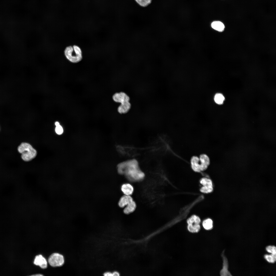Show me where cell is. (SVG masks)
Returning <instances> with one entry per match:
<instances>
[{
	"label": "cell",
	"mask_w": 276,
	"mask_h": 276,
	"mask_svg": "<svg viewBox=\"0 0 276 276\" xmlns=\"http://www.w3.org/2000/svg\"><path fill=\"white\" fill-rule=\"evenodd\" d=\"M43 275L40 274H36V275H33V276H37V275H38V276H39V275L41 276V275Z\"/></svg>",
	"instance_id": "cell-25"
},
{
	"label": "cell",
	"mask_w": 276,
	"mask_h": 276,
	"mask_svg": "<svg viewBox=\"0 0 276 276\" xmlns=\"http://www.w3.org/2000/svg\"><path fill=\"white\" fill-rule=\"evenodd\" d=\"M266 251L271 254H276V247L274 246L269 245L266 248Z\"/></svg>",
	"instance_id": "cell-21"
},
{
	"label": "cell",
	"mask_w": 276,
	"mask_h": 276,
	"mask_svg": "<svg viewBox=\"0 0 276 276\" xmlns=\"http://www.w3.org/2000/svg\"><path fill=\"white\" fill-rule=\"evenodd\" d=\"M118 173L124 175L129 179L134 181L142 180L145 176L143 172L140 169L137 161L135 159L123 162L117 166Z\"/></svg>",
	"instance_id": "cell-1"
},
{
	"label": "cell",
	"mask_w": 276,
	"mask_h": 276,
	"mask_svg": "<svg viewBox=\"0 0 276 276\" xmlns=\"http://www.w3.org/2000/svg\"><path fill=\"white\" fill-rule=\"evenodd\" d=\"M55 128V131L58 135H61L63 132V130L62 127L60 124L56 126Z\"/></svg>",
	"instance_id": "cell-22"
},
{
	"label": "cell",
	"mask_w": 276,
	"mask_h": 276,
	"mask_svg": "<svg viewBox=\"0 0 276 276\" xmlns=\"http://www.w3.org/2000/svg\"><path fill=\"white\" fill-rule=\"evenodd\" d=\"M200 164L201 171L206 170L210 164V160L209 157L206 154H201L199 158Z\"/></svg>",
	"instance_id": "cell-8"
},
{
	"label": "cell",
	"mask_w": 276,
	"mask_h": 276,
	"mask_svg": "<svg viewBox=\"0 0 276 276\" xmlns=\"http://www.w3.org/2000/svg\"><path fill=\"white\" fill-rule=\"evenodd\" d=\"M213 223L212 220L211 219L208 218L203 221L202 225L205 229L208 230L212 228Z\"/></svg>",
	"instance_id": "cell-17"
},
{
	"label": "cell",
	"mask_w": 276,
	"mask_h": 276,
	"mask_svg": "<svg viewBox=\"0 0 276 276\" xmlns=\"http://www.w3.org/2000/svg\"><path fill=\"white\" fill-rule=\"evenodd\" d=\"M200 219L198 216L195 215L192 216L187 220L188 231L192 233L198 232L200 228Z\"/></svg>",
	"instance_id": "cell-4"
},
{
	"label": "cell",
	"mask_w": 276,
	"mask_h": 276,
	"mask_svg": "<svg viewBox=\"0 0 276 276\" xmlns=\"http://www.w3.org/2000/svg\"><path fill=\"white\" fill-rule=\"evenodd\" d=\"M140 6L145 7L147 6L152 2V0H135Z\"/></svg>",
	"instance_id": "cell-20"
},
{
	"label": "cell",
	"mask_w": 276,
	"mask_h": 276,
	"mask_svg": "<svg viewBox=\"0 0 276 276\" xmlns=\"http://www.w3.org/2000/svg\"><path fill=\"white\" fill-rule=\"evenodd\" d=\"M113 276H119V273L117 272L114 271L112 273Z\"/></svg>",
	"instance_id": "cell-24"
},
{
	"label": "cell",
	"mask_w": 276,
	"mask_h": 276,
	"mask_svg": "<svg viewBox=\"0 0 276 276\" xmlns=\"http://www.w3.org/2000/svg\"><path fill=\"white\" fill-rule=\"evenodd\" d=\"M105 276H112V273L110 272H106L103 274Z\"/></svg>",
	"instance_id": "cell-23"
},
{
	"label": "cell",
	"mask_w": 276,
	"mask_h": 276,
	"mask_svg": "<svg viewBox=\"0 0 276 276\" xmlns=\"http://www.w3.org/2000/svg\"><path fill=\"white\" fill-rule=\"evenodd\" d=\"M48 261L52 267H60L63 264L64 259L62 255L58 253H54L49 257Z\"/></svg>",
	"instance_id": "cell-5"
},
{
	"label": "cell",
	"mask_w": 276,
	"mask_h": 276,
	"mask_svg": "<svg viewBox=\"0 0 276 276\" xmlns=\"http://www.w3.org/2000/svg\"><path fill=\"white\" fill-rule=\"evenodd\" d=\"M133 201L130 195H124L120 199L119 202V205L121 208H123Z\"/></svg>",
	"instance_id": "cell-12"
},
{
	"label": "cell",
	"mask_w": 276,
	"mask_h": 276,
	"mask_svg": "<svg viewBox=\"0 0 276 276\" xmlns=\"http://www.w3.org/2000/svg\"><path fill=\"white\" fill-rule=\"evenodd\" d=\"M222 256L223 260V267L220 272L221 275L232 276L231 273L228 271V260L227 258L224 256L223 252L222 254Z\"/></svg>",
	"instance_id": "cell-11"
},
{
	"label": "cell",
	"mask_w": 276,
	"mask_h": 276,
	"mask_svg": "<svg viewBox=\"0 0 276 276\" xmlns=\"http://www.w3.org/2000/svg\"><path fill=\"white\" fill-rule=\"evenodd\" d=\"M264 257L268 262L274 263L276 261V254H265L264 255Z\"/></svg>",
	"instance_id": "cell-19"
},
{
	"label": "cell",
	"mask_w": 276,
	"mask_h": 276,
	"mask_svg": "<svg viewBox=\"0 0 276 276\" xmlns=\"http://www.w3.org/2000/svg\"><path fill=\"white\" fill-rule=\"evenodd\" d=\"M64 53L66 58L73 63H78L82 59V50L78 46L76 45L66 47L64 50Z\"/></svg>",
	"instance_id": "cell-2"
},
{
	"label": "cell",
	"mask_w": 276,
	"mask_h": 276,
	"mask_svg": "<svg viewBox=\"0 0 276 276\" xmlns=\"http://www.w3.org/2000/svg\"><path fill=\"white\" fill-rule=\"evenodd\" d=\"M211 26L213 29L219 32L222 31L225 28V26L223 24L219 21L213 22L211 24Z\"/></svg>",
	"instance_id": "cell-15"
},
{
	"label": "cell",
	"mask_w": 276,
	"mask_h": 276,
	"mask_svg": "<svg viewBox=\"0 0 276 276\" xmlns=\"http://www.w3.org/2000/svg\"><path fill=\"white\" fill-rule=\"evenodd\" d=\"M136 207V204L133 200L125 206L123 210L124 212L126 214H129L133 212L135 210Z\"/></svg>",
	"instance_id": "cell-16"
},
{
	"label": "cell",
	"mask_w": 276,
	"mask_h": 276,
	"mask_svg": "<svg viewBox=\"0 0 276 276\" xmlns=\"http://www.w3.org/2000/svg\"><path fill=\"white\" fill-rule=\"evenodd\" d=\"M18 150L21 154L22 159L28 161L34 158L37 155V151L29 144L22 143L18 146Z\"/></svg>",
	"instance_id": "cell-3"
},
{
	"label": "cell",
	"mask_w": 276,
	"mask_h": 276,
	"mask_svg": "<svg viewBox=\"0 0 276 276\" xmlns=\"http://www.w3.org/2000/svg\"><path fill=\"white\" fill-rule=\"evenodd\" d=\"M131 106V104L129 101L121 103L118 108V111L120 114L126 113L130 110Z\"/></svg>",
	"instance_id": "cell-13"
},
{
	"label": "cell",
	"mask_w": 276,
	"mask_h": 276,
	"mask_svg": "<svg viewBox=\"0 0 276 276\" xmlns=\"http://www.w3.org/2000/svg\"><path fill=\"white\" fill-rule=\"evenodd\" d=\"M121 189L123 193L126 195H130L132 194L134 191L133 186L129 183L122 185Z\"/></svg>",
	"instance_id": "cell-14"
},
{
	"label": "cell",
	"mask_w": 276,
	"mask_h": 276,
	"mask_svg": "<svg viewBox=\"0 0 276 276\" xmlns=\"http://www.w3.org/2000/svg\"><path fill=\"white\" fill-rule=\"evenodd\" d=\"M190 163L192 169L195 172H200L201 171V167L199 157L194 156L191 158Z\"/></svg>",
	"instance_id": "cell-10"
},
{
	"label": "cell",
	"mask_w": 276,
	"mask_h": 276,
	"mask_svg": "<svg viewBox=\"0 0 276 276\" xmlns=\"http://www.w3.org/2000/svg\"><path fill=\"white\" fill-rule=\"evenodd\" d=\"M112 99L115 102L121 103L129 101L130 99L129 97L123 92L115 93L113 95Z\"/></svg>",
	"instance_id": "cell-7"
},
{
	"label": "cell",
	"mask_w": 276,
	"mask_h": 276,
	"mask_svg": "<svg viewBox=\"0 0 276 276\" xmlns=\"http://www.w3.org/2000/svg\"><path fill=\"white\" fill-rule=\"evenodd\" d=\"M200 182L203 185V186L200 189L201 192L204 193H208L212 191L213 184L210 179L203 178L201 179Z\"/></svg>",
	"instance_id": "cell-6"
},
{
	"label": "cell",
	"mask_w": 276,
	"mask_h": 276,
	"mask_svg": "<svg viewBox=\"0 0 276 276\" xmlns=\"http://www.w3.org/2000/svg\"><path fill=\"white\" fill-rule=\"evenodd\" d=\"M34 264L39 266L43 269L46 268L47 266V263L46 259L41 255H37L35 257Z\"/></svg>",
	"instance_id": "cell-9"
},
{
	"label": "cell",
	"mask_w": 276,
	"mask_h": 276,
	"mask_svg": "<svg viewBox=\"0 0 276 276\" xmlns=\"http://www.w3.org/2000/svg\"><path fill=\"white\" fill-rule=\"evenodd\" d=\"M214 99L215 102L219 105L222 104L225 100L223 95L221 93H217L214 96Z\"/></svg>",
	"instance_id": "cell-18"
}]
</instances>
